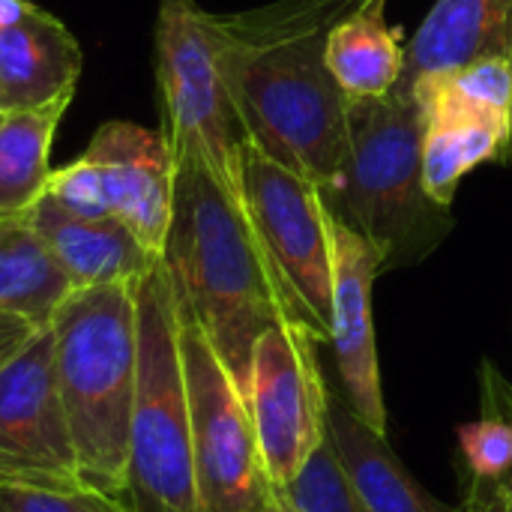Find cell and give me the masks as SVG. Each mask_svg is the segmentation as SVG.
Listing matches in <instances>:
<instances>
[{
    "label": "cell",
    "mask_w": 512,
    "mask_h": 512,
    "mask_svg": "<svg viewBox=\"0 0 512 512\" xmlns=\"http://www.w3.org/2000/svg\"><path fill=\"white\" fill-rule=\"evenodd\" d=\"M27 222L45 240L72 288L138 282L159 261V255L147 252L120 219L69 213L51 195H42L27 210Z\"/></svg>",
    "instance_id": "obj_15"
},
{
    "label": "cell",
    "mask_w": 512,
    "mask_h": 512,
    "mask_svg": "<svg viewBox=\"0 0 512 512\" xmlns=\"http://www.w3.org/2000/svg\"><path fill=\"white\" fill-rule=\"evenodd\" d=\"M429 123L423 138V183L432 201L450 207L459 183L483 162H512L507 129L462 99L450 84H438L426 99Z\"/></svg>",
    "instance_id": "obj_16"
},
{
    "label": "cell",
    "mask_w": 512,
    "mask_h": 512,
    "mask_svg": "<svg viewBox=\"0 0 512 512\" xmlns=\"http://www.w3.org/2000/svg\"><path fill=\"white\" fill-rule=\"evenodd\" d=\"M48 327L81 483L123 498L138 381L135 282L72 288Z\"/></svg>",
    "instance_id": "obj_4"
},
{
    "label": "cell",
    "mask_w": 512,
    "mask_h": 512,
    "mask_svg": "<svg viewBox=\"0 0 512 512\" xmlns=\"http://www.w3.org/2000/svg\"><path fill=\"white\" fill-rule=\"evenodd\" d=\"M84 156L102 177L111 216L162 258L174 213V156L162 129L153 132L126 120L102 123Z\"/></svg>",
    "instance_id": "obj_12"
},
{
    "label": "cell",
    "mask_w": 512,
    "mask_h": 512,
    "mask_svg": "<svg viewBox=\"0 0 512 512\" xmlns=\"http://www.w3.org/2000/svg\"><path fill=\"white\" fill-rule=\"evenodd\" d=\"M363 0H273L213 15L222 72L246 141L321 195L348 153V96L327 69V33Z\"/></svg>",
    "instance_id": "obj_1"
},
{
    "label": "cell",
    "mask_w": 512,
    "mask_h": 512,
    "mask_svg": "<svg viewBox=\"0 0 512 512\" xmlns=\"http://www.w3.org/2000/svg\"><path fill=\"white\" fill-rule=\"evenodd\" d=\"M177 318L198 512H258L273 486L261 462L246 396L201 324L180 303Z\"/></svg>",
    "instance_id": "obj_8"
},
{
    "label": "cell",
    "mask_w": 512,
    "mask_h": 512,
    "mask_svg": "<svg viewBox=\"0 0 512 512\" xmlns=\"http://www.w3.org/2000/svg\"><path fill=\"white\" fill-rule=\"evenodd\" d=\"M327 69L345 96H387L405 72L402 33L387 21V0H363L330 33Z\"/></svg>",
    "instance_id": "obj_18"
},
{
    "label": "cell",
    "mask_w": 512,
    "mask_h": 512,
    "mask_svg": "<svg viewBox=\"0 0 512 512\" xmlns=\"http://www.w3.org/2000/svg\"><path fill=\"white\" fill-rule=\"evenodd\" d=\"M474 489L480 492L483 512H512V474L498 486H474Z\"/></svg>",
    "instance_id": "obj_28"
},
{
    "label": "cell",
    "mask_w": 512,
    "mask_h": 512,
    "mask_svg": "<svg viewBox=\"0 0 512 512\" xmlns=\"http://www.w3.org/2000/svg\"><path fill=\"white\" fill-rule=\"evenodd\" d=\"M462 99L495 117L512 138V60L510 57H480L462 66L456 75L444 78Z\"/></svg>",
    "instance_id": "obj_23"
},
{
    "label": "cell",
    "mask_w": 512,
    "mask_h": 512,
    "mask_svg": "<svg viewBox=\"0 0 512 512\" xmlns=\"http://www.w3.org/2000/svg\"><path fill=\"white\" fill-rule=\"evenodd\" d=\"M30 3H33V0H0V27L9 24V21H15Z\"/></svg>",
    "instance_id": "obj_29"
},
{
    "label": "cell",
    "mask_w": 512,
    "mask_h": 512,
    "mask_svg": "<svg viewBox=\"0 0 512 512\" xmlns=\"http://www.w3.org/2000/svg\"><path fill=\"white\" fill-rule=\"evenodd\" d=\"M162 261L177 303L201 324L243 390L258 336L300 318L243 198L195 156H174V213Z\"/></svg>",
    "instance_id": "obj_2"
},
{
    "label": "cell",
    "mask_w": 512,
    "mask_h": 512,
    "mask_svg": "<svg viewBox=\"0 0 512 512\" xmlns=\"http://www.w3.org/2000/svg\"><path fill=\"white\" fill-rule=\"evenodd\" d=\"M480 57L512 60V0H435L405 45V72L393 93L426 105L444 78Z\"/></svg>",
    "instance_id": "obj_13"
},
{
    "label": "cell",
    "mask_w": 512,
    "mask_h": 512,
    "mask_svg": "<svg viewBox=\"0 0 512 512\" xmlns=\"http://www.w3.org/2000/svg\"><path fill=\"white\" fill-rule=\"evenodd\" d=\"M84 54L72 30L30 3L0 27V114L72 102Z\"/></svg>",
    "instance_id": "obj_14"
},
{
    "label": "cell",
    "mask_w": 512,
    "mask_h": 512,
    "mask_svg": "<svg viewBox=\"0 0 512 512\" xmlns=\"http://www.w3.org/2000/svg\"><path fill=\"white\" fill-rule=\"evenodd\" d=\"M480 381H483V396H486L483 405H495L512 417V387L501 378V372L492 363H483Z\"/></svg>",
    "instance_id": "obj_27"
},
{
    "label": "cell",
    "mask_w": 512,
    "mask_h": 512,
    "mask_svg": "<svg viewBox=\"0 0 512 512\" xmlns=\"http://www.w3.org/2000/svg\"><path fill=\"white\" fill-rule=\"evenodd\" d=\"M69 102L0 114V219L27 216L51 177V144Z\"/></svg>",
    "instance_id": "obj_20"
},
{
    "label": "cell",
    "mask_w": 512,
    "mask_h": 512,
    "mask_svg": "<svg viewBox=\"0 0 512 512\" xmlns=\"http://www.w3.org/2000/svg\"><path fill=\"white\" fill-rule=\"evenodd\" d=\"M294 512H369L342 471L330 441H324L306 468L282 489Z\"/></svg>",
    "instance_id": "obj_22"
},
{
    "label": "cell",
    "mask_w": 512,
    "mask_h": 512,
    "mask_svg": "<svg viewBox=\"0 0 512 512\" xmlns=\"http://www.w3.org/2000/svg\"><path fill=\"white\" fill-rule=\"evenodd\" d=\"M426 123L429 111L417 99L348 96V153L324 204L372 243L381 273L426 261L456 225L423 183Z\"/></svg>",
    "instance_id": "obj_3"
},
{
    "label": "cell",
    "mask_w": 512,
    "mask_h": 512,
    "mask_svg": "<svg viewBox=\"0 0 512 512\" xmlns=\"http://www.w3.org/2000/svg\"><path fill=\"white\" fill-rule=\"evenodd\" d=\"M138 381L123 501L132 512H198L177 297L165 261L135 282Z\"/></svg>",
    "instance_id": "obj_5"
},
{
    "label": "cell",
    "mask_w": 512,
    "mask_h": 512,
    "mask_svg": "<svg viewBox=\"0 0 512 512\" xmlns=\"http://www.w3.org/2000/svg\"><path fill=\"white\" fill-rule=\"evenodd\" d=\"M72 282L27 216L0 219V312L48 327Z\"/></svg>",
    "instance_id": "obj_19"
},
{
    "label": "cell",
    "mask_w": 512,
    "mask_h": 512,
    "mask_svg": "<svg viewBox=\"0 0 512 512\" xmlns=\"http://www.w3.org/2000/svg\"><path fill=\"white\" fill-rule=\"evenodd\" d=\"M327 441L369 512H456V507L435 501L405 471L387 447V438L372 432L369 423L333 393L327 411Z\"/></svg>",
    "instance_id": "obj_17"
},
{
    "label": "cell",
    "mask_w": 512,
    "mask_h": 512,
    "mask_svg": "<svg viewBox=\"0 0 512 512\" xmlns=\"http://www.w3.org/2000/svg\"><path fill=\"white\" fill-rule=\"evenodd\" d=\"M45 195H51L60 207H66L69 213H78V216H90V219L111 216L108 198L102 189V177L84 153L75 162L51 171Z\"/></svg>",
    "instance_id": "obj_25"
},
{
    "label": "cell",
    "mask_w": 512,
    "mask_h": 512,
    "mask_svg": "<svg viewBox=\"0 0 512 512\" xmlns=\"http://www.w3.org/2000/svg\"><path fill=\"white\" fill-rule=\"evenodd\" d=\"M156 87L171 156H195L234 195L246 132L237 117L213 30V12L195 0H159Z\"/></svg>",
    "instance_id": "obj_6"
},
{
    "label": "cell",
    "mask_w": 512,
    "mask_h": 512,
    "mask_svg": "<svg viewBox=\"0 0 512 512\" xmlns=\"http://www.w3.org/2000/svg\"><path fill=\"white\" fill-rule=\"evenodd\" d=\"M456 512H483V501H480V492L471 486V492H468V498H465V504L462 507H456Z\"/></svg>",
    "instance_id": "obj_31"
},
{
    "label": "cell",
    "mask_w": 512,
    "mask_h": 512,
    "mask_svg": "<svg viewBox=\"0 0 512 512\" xmlns=\"http://www.w3.org/2000/svg\"><path fill=\"white\" fill-rule=\"evenodd\" d=\"M318 345L309 327L282 321L252 348L243 396L273 489H285L327 441L330 390L318 366Z\"/></svg>",
    "instance_id": "obj_9"
},
{
    "label": "cell",
    "mask_w": 512,
    "mask_h": 512,
    "mask_svg": "<svg viewBox=\"0 0 512 512\" xmlns=\"http://www.w3.org/2000/svg\"><path fill=\"white\" fill-rule=\"evenodd\" d=\"M0 512H132L123 498L93 489H33L0 483Z\"/></svg>",
    "instance_id": "obj_24"
},
{
    "label": "cell",
    "mask_w": 512,
    "mask_h": 512,
    "mask_svg": "<svg viewBox=\"0 0 512 512\" xmlns=\"http://www.w3.org/2000/svg\"><path fill=\"white\" fill-rule=\"evenodd\" d=\"M240 198L303 327L321 342L333 330V216L315 183L246 141Z\"/></svg>",
    "instance_id": "obj_7"
},
{
    "label": "cell",
    "mask_w": 512,
    "mask_h": 512,
    "mask_svg": "<svg viewBox=\"0 0 512 512\" xmlns=\"http://www.w3.org/2000/svg\"><path fill=\"white\" fill-rule=\"evenodd\" d=\"M381 273V258L366 237L333 219V330L345 402L387 438V405L378 366V339L372 315V285Z\"/></svg>",
    "instance_id": "obj_11"
},
{
    "label": "cell",
    "mask_w": 512,
    "mask_h": 512,
    "mask_svg": "<svg viewBox=\"0 0 512 512\" xmlns=\"http://www.w3.org/2000/svg\"><path fill=\"white\" fill-rule=\"evenodd\" d=\"M459 456L474 486H498L512 474V417L486 405V414L456 429Z\"/></svg>",
    "instance_id": "obj_21"
},
{
    "label": "cell",
    "mask_w": 512,
    "mask_h": 512,
    "mask_svg": "<svg viewBox=\"0 0 512 512\" xmlns=\"http://www.w3.org/2000/svg\"><path fill=\"white\" fill-rule=\"evenodd\" d=\"M33 333H36V327L27 324L24 318H15V315L0 312V366H6L27 345V339Z\"/></svg>",
    "instance_id": "obj_26"
},
{
    "label": "cell",
    "mask_w": 512,
    "mask_h": 512,
    "mask_svg": "<svg viewBox=\"0 0 512 512\" xmlns=\"http://www.w3.org/2000/svg\"><path fill=\"white\" fill-rule=\"evenodd\" d=\"M258 512H294V507L288 504V498H285L282 489H270L267 501L261 504V510Z\"/></svg>",
    "instance_id": "obj_30"
},
{
    "label": "cell",
    "mask_w": 512,
    "mask_h": 512,
    "mask_svg": "<svg viewBox=\"0 0 512 512\" xmlns=\"http://www.w3.org/2000/svg\"><path fill=\"white\" fill-rule=\"evenodd\" d=\"M0 483L57 492L87 489L60 396L51 327H39L0 366Z\"/></svg>",
    "instance_id": "obj_10"
}]
</instances>
